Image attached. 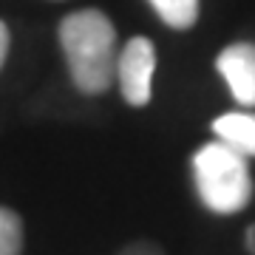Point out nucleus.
I'll list each match as a JSON object with an SVG mask.
<instances>
[{"instance_id": "6e6552de", "label": "nucleus", "mask_w": 255, "mask_h": 255, "mask_svg": "<svg viewBox=\"0 0 255 255\" xmlns=\"http://www.w3.org/2000/svg\"><path fill=\"white\" fill-rule=\"evenodd\" d=\"M117 255H164L159 247L153 244V241H133V244H128L122 253Z\"/></svg>"}, {"instance_id": "39448f33", "label": "nucleus", "mask_w": 255, "mask_h": 255, "mask_svg": "<svg viewBox=\"0 0 255 255\" xmlns=\"http://www.w3.org/2000/svg\"><path fill=\"white\" fill-rule=\"evenodd\" d=\"M213 133L247 159L255 156V114H247V111L221 114L213 122Z\"/></svg>"}, {"instance_id": "7ed1b4c3", "label": "nucleus", "mask_w": 255, "mask_h": 255, "mask_svg": "<svg viewBox=\"0 0 255 255\" xmlns=\"http://www.w3.org/2000/svg\"><path fill=\"white\" fill-rule=\"evenodd\" d=\"M156 71V48L147 37H130L125 48L117 54L119 91L128 105L145 108L150 102V85Z\"/></svg>"}, {"instance_id": "423d86ee", "label": "nucleus", "mask_w": 255, "mask_h": 255, "mask_svg": "<svg viewBox=\"0 0 255 255\" xmlns=\"http://www.w3.org/2000/svg\"><path fill=\"white\" fill-rule=\"evenodd\" d=\"M153 11L167 23L170 28H190L199 20V0H147Z\"/></svg>"}, {"instance_id": "f257e3e1", "label": "nucleus", "mask_w": 255, "mask_h": 255, "mask_svg": "<svg viewBox=\"0 0 255 255\" xmlns=\"http://www.w3.org/2000/svg\"><path fill=\"white\" fill-rule=\"evenodd\" d=\"M60 46L71 82L82 94H102L117 80V28L100 9H80L60 23Z\"/></svg>"}, {"instance_id": "1a4fd4ad", "label": "nucleus", "mask_w": 255, "mask_h": 255, "mask_svg": "<svg viewBox=\"0 0 255 255\" xmlns=\"http://www.w3.org/2000/svg\"><path fill=\"white\" fill-rule=\"evenodd\" d=\"M9 43H11L9 26L0 20V68H3V63H6V57H9Z\"/></svg>"}, {"instance_id": "0eeeda50", "label": "nucleus", "mask_w": 255, "mask_h": 255, "mask_svg": "<svg viewBox=\"0 0 255 255\" xmlns=\"http://www.w3.org/2000/svg\"><path fill=\"white\" fill-rule=\"evenodd\" d=\"M23 253V221L14 210L0 207V255Z\"/></svg>"}, {"instance_id": "20e7f679", "label": "nucleus", "mask_w": 255, "mask_h": 255, "mask_svg": "<svg viewBox=\"0 0 255 255\" xmlns=\"http://www.w3.org/2000/svg\"><path fill=\"white\" fill-rule=\"evenodd\" d=\"M216 68L238 105L255 108V43H233L219 54Z\"/></svg>"}, {"instance_id": "f03ea898", "label": "nucleus", "mask_w": 255, "mask_h": 255, "mask_svg": "<svg viewBox=\"0 0 255 255\" xmlns=\"http://www.w3.org/2000/svg\"><path fill=\"white\" fill-rule=\"evenodd\" d=\"M193 179L201 204L219 216H233L253 199V176L247 156L224 142H207L193 156Z\"/></svg>"}, {"instance_id": "9d476101", "label": "nucleus", "mask_w": 255, "mask_h": 255, "mask_svg": "<svg viewBox=\"0 0 255 255\" xmlns=\"http://www.w3.org/2000/svg\"><path fill=\"white\" fill-rule=\"evenodd\" d=\"M247 250H250V253L255 255V224L250 230H247Z\"/></svg>"}]
</instances>
